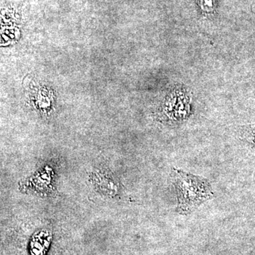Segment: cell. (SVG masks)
I'll use <instances>...</instances> for the list:
<instances>
[{"label":"cell","instance_id":"6da1fadb","mask_svg":"<svg viewBox=\"0 0 255 255\" xmlns=\"http://www.w3.org/2000/svg\"><path fill=\"white\" fill-rule=\"evenodd\" d=\"M173 184L177 191V211L181 215L191 214L214 196L207 179L182 169H173Z\"/></svg>","mask_w":255,"mask_h":255}]
</instances>
